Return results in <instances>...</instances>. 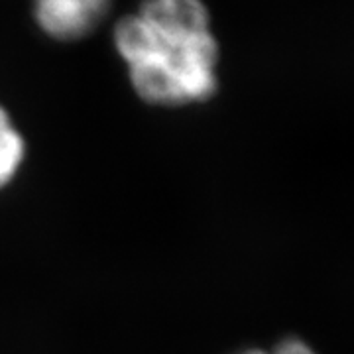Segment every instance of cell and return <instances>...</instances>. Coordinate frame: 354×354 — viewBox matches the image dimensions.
<instances>
[{
  "mask_svg": "<svg viewBox=\"0 0 354 354\" xmlns=\"http://www.w3.org/2000/svg\"><path fill=\"white\" fill-rule=\"evenodd\" d=\"M113 46L146 104L205 102L218 88L221 48L205 0H140L114 24Z\"/></svg>",
  "mask_w": 354,
  "mask_h": 354,
  "instance_id": "1",
  "label": "cell"
},
{
  "mask_svg": "<svg viewBox=\"0 0 354 354\" xmlns=\"http://www.w3.org/2000/svg\"><path fill=\"white\" fill-rule=\"evenodd\" d=\"M111 0H34L32 16L44 36L55 41H77L101 24Z\"/></svg>",
  "mask_w": 354,
  "mask_h": 354,
  "instance_id": "2",
  "label": "cell"
},
{
  "mask_svg": "<svg viewBox=\"0 0 354 354\" xmlns=\"http://www.w3.org/2000/svg\"><path fill=\"white\" fill-rule=\"evenodd\" d=\"M28 144L22 130L16 127L10 111L0 104V191L18 177L26 162Z\"/></svg>",
  "mask_w": 354,
  "mask_h": 354,
  "instance_id": "3",
  "label": "cell"
},
{
  "mask_svg": "<svg viewBox=\"0 0 354 354\" xmlns=\"http://www.w3.org/2000/svg\"><path fill=\"white\" fill-rule=\"evenodd\" d=\"M239 354H317L309 344L301 339H295V337H290V339H283L279 341L272 351H262V348H252V351H242Z\"/></svg>",
  "mask_w": 354,
  "mask_h": 354,
  "instance_id": "4",
  "label": "cell"
}]
</instances>
